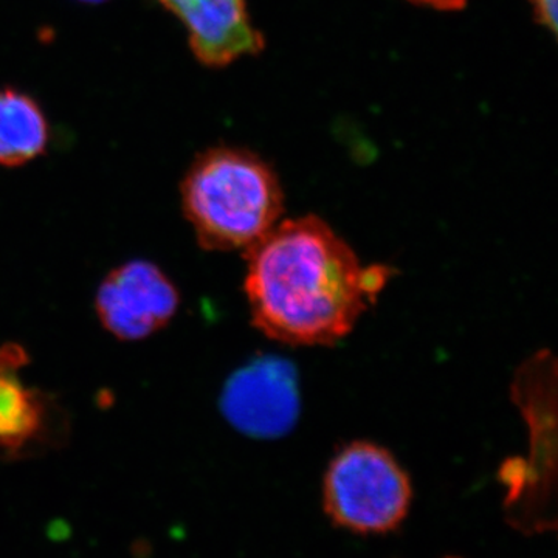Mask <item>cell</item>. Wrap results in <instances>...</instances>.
<instances>
[{"label":"cell","mask_w":558,"mask_h":558,"mask_svg":"<svg viewBox=\"0 0 558 558\" xmlns=\"http://www.w3.org/2000/svg\"><path fill=\"white\" fill-rule=\"evenodd\" d=\"M159 2L182 22L191 51L208 68H226L263 49V38L250 20L245 0Z\"/></svg>","instance_id":"obj_7"},{"label":"cell","mask_w":558,"mask_h":558,"mask_svg":"<svg viewBox=\"0 0 558 558\" xmlns=\"http://www.w3.org/2000/svg\"><path fill=\"white\" fill-rule=\"evenodd\" d=\"M220 407L244 435L259 439L286 435L300 414L296 371L284 359L253 360L227 381Z\"/></svg>","instance_id":"obj_5"},{"label":"cell","mask_w":558,"mask_h":558,"mask_svg":"<svg viewBox=\"0 0 558 558\" xmlns=\"http://www.w3.org/2000/svg\"><path fill=\"white\" fill-rule=\"evenodd\" d=\"M78 2H84V3H101V2H106V0H78Z\"/></svg>","instance_id":"obj_12"},{"label":"cell","mask_w":558,"mask_h":558,"mask_svg":"<svg viewBox=\"0 0 558 558\" xmlns=\"http://www.w3.org/2000/svg\"><path fill=\"white\" fill-rule=\"evenodd\" d=\"M49 142L50 124L39 102L13 87L0 89V167L31 163Z\"/></svg>","instance_id":"obj_9"},{"label":"cell","mask_w":558,"mask_h":558,"mask_svg":"<svg viewBox=\"0 0 558 558\" xmlns=\"http://www.w3.org/2000/svg\"><path fill=\"white\" fill-rule=\"evenodd\" d=\"M539 20L550 31H557V0H534Z\"/></svg>","instance_id":"obj_10"},{"label":"cell","mask_w":558,"mask_h":558,"mask_svg":"<svg viewBox=\"0 0 558 558\" xmlns=\"http://www.w3.org/2000/svg\"><path fill=\"white\" fill-rule=\"evenodd\" d=\"M446 558H459V557H446Z\"/></svg>","instance_id":"obj_13"},{"label":"cell","mask_w":558,"mask_h":558,"mask_svg":"<svg viewBox=\"0 0 558 558\" xmlns=\"http://www.w3.org/2000/svg\"><path fill=\"white\" fill-rule=\"evenodd\" d=\"M556 362L548 352L523 366L513 384V398L526 413L531 427L529 461H509L501 470V480L508 488L505 509L508 521L524 534H543L554 527L553 488L556 476Z\"/></svg>","instance_id":"obj_4"},{"label":"cell","mask_w":558,"mask_h":558,"mask_svg":"<svg viewBox=\"0 0 558 558\" xmlns=\"http://www.w3.org/2000/svg\"><path fill=\"white\" fill-rule=\"evenodd\" d=\"M27 365L24 348L0 347V457H16L40 446L54 428L50 398L27 384Z\"/></svg>","instance_id":"obj_8"},{"label":"cell","mask_w":558,"mask_h":558,"mask_svg":"<svg viewBox=\"0 0 558 558\" xmlns=\"http://www.w3.org/2000/svg\"><path fill=\"white\" fill-rule=\"evenodd\" d=\"M244 255L253 325L292 347L343 340L391 277L388 267L363 266L351 245L317 216L278 222Z\"/></svg>","instance_id":"obj_1"},{"label":"cell","mask_w":558,"mask_h":558,"mask_svg":"<svg viewBox=\"0 0 558 558\" xmlns=\"http://www.w3.org/2000/svg\"><path fill=\"white\" fill-rule=\"evenodd\" d=\"M182 208L201 247H250L277 227L284 196L277 174L248 150L211 148L190 165L180 185Z\"/></svg>","instance_id":"obj_2"},{"label":"cell","mask_w":558,"mask_h":558,"mask_svg":"<svg viewBox=\"0 0 558 558\" xmlns=\"http://www.w3.org/2000/svg\"><path fill=\"white\" fill-rule=\"evenodd\" d=\"M179 292L148 260H131L110 271L97 295L100 322L117 339L135 341L159 332L174 317Z\"/></svg>","instance_id":"obj_6"},{"label":"cell","mask_w":558,"mask_h":558,"mask_svg":"<svg viewBox=\"0 0 558 558\" xmlns=\"http://www.w3.org/2000/svg\"><path fill=\"white\" fill-rule=\"evenodd\" d=\"M417 2L428 3V5L438 7V9H459L465 0H417Z\"/></svg>","instance_id":"obj_11"},{"label":"cell","mask_w":558,"mask_h":558,"mask_svg":"<svg viewBox=\"0 0 558 558\" xmlns=\"http://www.w3.org/2000/svg\"><path fill=\"white\" fill-rule=\"evenodd\" d=\"M413 487L402 465L368 440L348 444L329 462L323 505L339 527L362 535L388 534L409 515Z\"/></svg>","instance_id":"obj_3"}]
</instances>
